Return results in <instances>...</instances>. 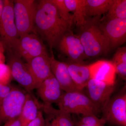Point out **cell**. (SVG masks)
Listing matches in <instances>:
<instances>
[{
  "label": "cell",
  "instance_id": "cell-26",
  "mask_svg": "<svg viewBox=\"0 0 126 126\" xmlns=\"http://www.w3.org/2000/svg\"><path fill=\"white\" fill-rule=\"evenodd\" d=\"M112 63L121 62L126 63V47L118 48L113 58Z\"/></svg>",
  "mask_w": 126,
  "mask_h": 126
},
{
  "label": "cell",
  "instance_id": "cell-28",
  "mask_svg": "<svg viewBox=\"0 0 126 126\" xmlns=\"http://www.w3.org/2000/svg\"><path fill=\"white\" fill-rule=\"evenodd\" d=\"M45 119L43 116V113L41 111H39L36 118L27 126H45Z\"/></svg>",
  "mask_w": 126,
  "mask_h": 126
},
{
  "label": "cell",
  "instance_id": "cell-12",
  "mask_svg": "<svg viewBox=\"0 0 126 126\" xmlns=\"http://www.w3.org/2000/svg\"><path fill=\"white\" fill-rule=\"evenodd\" d=\"M100 25L108 39L111 48L122 45L126 40V19L106 20Z\"/></svg>",
  "mask_w": 126,
  "mask_h": 126
},
{
  "label": "cell",
  "instance_id": "cell-14",
  "mask_svg": "<svg viewBox=\"0 0 126 126\" xmlns=\"http://www.w3.org/2000/svg\"><path fill=\"white\" fill-rule=\"evenodd\" d=\"M50 63V56L47 54L37 56L25 63L27 69L39 87L52 73Z\"/></svg>",
  "mask_w": 126,
  "mask_h": 126
},
{
  "label": "cell",
  "instance_id": "cell-13",
  "mask_svg": "<svg viewBox=\"0 0 126 126\" xmlns=\"http://www.w3.org/2000/svg\"><path fill=\"white\" fill-rule=\"evenodd\" d=\"M38 95L45 105H52L58 101L64 92L53 74L36 89Z\"/></svg>",
  "mask_w": 126,
  "mask_h": 126
},
{
  "label": "cell",
  "instance_id": "cell-25",
  "mask_svg": "<svg viewBox=\"0 0 126 126\" xmlns=\"http://www.w3.org/2000/svg\"><path fill=\"white\" fill-rule=\"evenodd\" d=\"M12 77L10 69L5 63L0 64V83L4 85L10 84Z\"/></svg>",
  "mask_w": 126,
  "mask_h": 126
},
{
  "label": "cell",
  "instance_id": "cell-24",
  "mask_svg": "<svg viewBox=\"0 0 126 126\" xmlns=\"http://www.w3.org/2000/svg\"><path fill=\"white\" fill-rule=\"evenodd\" d=\"M106 121L103 117L95 115L82 116L77 123V126H105Z\"/></svg>",
  "mask_w": 126,
  "mask_h": 126
},
{
  "label": "cell",
  "instance_id": "cell-11",
  "mask_svg": "<svg viewBox=\"0 0 126 126\" xmlns=\"http://www.w3.org/2000/svg\"><path fill=\"white\" fill-rule=\"evenodd\" d=\"M86 88L87 96L100 112L111 97L115 88V85H110L93 79L89 80Z\"/></svg>",
  "mask_w": 126,
  "mask_h": 126
},
{
  "label": "cell",
  "instance_id": "cell-10",
  "mask_svg": "<svg viewBox=\"0 0 126 126\" xmlns=\"http://www.w3.org/2000/svg\"><path fill=\"white\" fill-rule=\"evenodd\" d=\"M58 45L60 50L68 57L69 63L83 64L84 61L88 58L78 35L71 31L63 35Z\"/></svg>",
  "mask_w": 126,
  "mask_h": 126
},
{
  "label": "cell",
  "instance_id": "cell-1",
  "mask_svg": "<svg viewBox=\"0 0 126 126\" xmlns=\"http://www.w3.org/2000/svg\"><path fill=\"white\" fill-rule=\"evenodd\" d=\"M36 3L34 33L47 43L52 51L72 26L60 16L51 0H40Z\"/></svg>",
  "mask_w": 126,
  "mask_h": 126
},
{
  "label": "cell",
  "instance_id": "cell-3",
  "mask_svg": "<svg viewBox=\"0 0 126 126\" xmlns=\"http://www.w3.org/2000/svg\"><path fill=\"white\" fill-rule=\"evenodd\" d=\"M57 104L59 110L70 114L96 116L100 112L95 104L82 91L64 92Z\"/></svg>",
  "mask_w": 126,
  "mask_h": 126
},
{
  "label": "cell",
  "instance_id": "cell-19",
  "mask_svg": "<svg viewBox=\"0 0 126 126\" xmlns=\"http://www.w3.org/2000/svg\"><path fill=\"white\" fill-rule=\"evenodd\" d=\"M67 8L73 13L74 22L79 28L87 22L85 5L86 0H64Z\"/></svg>",
  "mask_w": 126,
  "mask_h": 126
},
{
  "label": "cell",
  "instance_id": "cell-2",
  "mask_svg": "<svg viewBox=\"0 0 126 126\" xmlns=\"http://www.w3.org/2000/svg\"><path fill=\"white\" fill-rule=\"evenodd\" d=\"M97 18L88 20L80 28L78 35L88 58L106 54L111 49L108 39L104 33Z\"/></svg>",
  "mask_w": 126,
  "mask_h": 126
},
{
  "label": "cell",
  "instance_id": "cell-20",
  "mask_svg": "<svg viewBox=\"0 0 126 126\" xmlns=\"http://www.w3.org/2000/svg\"><path fill=\"white\" fill-rule=\"evenodd\" d=\"M115 0H86V16H99L107 13Z\"/></svg>",
  "mask_w": 126,
  "mask_h": 126
},
{
  "label": "cell",
  "instance_id": "cell-27",
  "mask_svg": "<svg viewBox=\"0 0 126 126\" xmlns=\"http://www.w3.org/2000/svg\"><path fill=\"white\" fill-rule=\"evenodd\" d=\"M112 63L115 66L116 74L123 79L126 80V63L121 62Z\"/></svg>",
  "mask_w": 126,
  "mask_h": 126
},
{
  "label": "cell",
  "instance_id": "cell-23",
  "mask_svg": "<svg viewBox=\"0 0 126 126\" xmlns=\"http://www.w3.org/2000/svg\"><path fill=\"white\" fill-rule=\"evenodd\" d=\"M57 8L60 16L71 26L74 23V18L67 8L64 0H51Z\"/></svg>",
  "mask_w": 126,
  "mask_h": 126
},
{
  "label": "cell",
  "instance_id": "cell-29",
  "mask_svg": "<svg viewBox=\"0 0 126 126\" xmlns=\"http://www.w3.org/2000/svg\"><path fill=\"white\" fill-rule=\"evenodd\" d=\"M15 87L11 85H4L0 83V100L7 96Z\"/></svg>",
  "mask_w": 126,
  "mask_h": 126
},
{
  "label": "cell",
  "instance_id": "cell-7",
  "mask_svg": "<svg viewBox=\"0 0 126 126\" xmlns=\"http://www.w3.org/2000/svg\"><path fill=\"white\" fill-rule=\"evenodd\" d=\"M27 93L26 91L15 87L7 96L0 100V126L19 116Z\"/></svg>",
  "mask_w": 126,
  "mask_h": 126
},
{
  "label": "cell",
  "instance_id": "cell-6",
  "mask_svg": "<svg viewBox=\"0 0 126 126\" xmlns=\"http://www.w3.org/2000/svg\"><path fill=\"white\" fill-rule=\"evenodd\" d=\"M126 87L111 97L102 109V117L106 123L115 126H126Z\"/></svg>",
  "mask_w": 126,
  "mask_h": 126
},
{
  "label": "cell",
  "instance_id": "cell-15",
  "mask_svg": "<svg viewBox=\"0 0 126 126\" xmlns=\"http://www.w3.org/2000/svg\"><path fill=\"white\" fill-rule=\"evenodd\" d=\"M50 68L52 74L57 79L64 92L79 91L77 88L70 77L67 64L56 60L52 51Z\"/></svg>",
  "mask_w": 126,
  "mask_h": 126
},
{
  "label": "cell",
  "instance_id": "cell-8",
  "mask_svg": "<svg viewBox=\"0 0 126 126\" xmlns=\"http://www.w3.org/2000/svg\"><path fill=\"white\" fill-rule=\"evenodd\" d=\"M19 38L14 16V0H4L0 20V40L4 44L6 50L11 49Z\"/></svg>",
  "mask_w": 126,
  "mask_h": 126
},
{
  "label": "cell",
  "instance_id": "cell-4",
  "mask_svg": "<svg viewBox=\"0 0 126 126\" xmlns=\"http://www.w3.org/2000/svg\"><path fill=\"white\" fill-rule=\"evenodd\" d=\"M36 3L34 0H14V16L19 37L34 32Z\"/></svg>",
  "mask_w": 126,
  "mask_h": 126
},
{
  "label": "cell",
  "instance_id": "cell-32",
  "mask_svg": "<svg viewBox=\"0 0 126 126\" xmlns=\"http://www.w3.org/2000/svg\"><path fill=\"white\" fill-rule=\"evenodd\" d=\"M45 126H59L56 121L51 117L47 115L45 119Z\"/></svg>",
  "mask_w": 126,
  "mask_h": 126
},
{
  "label": "cell",
  "instance_id": "cell-18",
  "mask_svg": "<svg viewBox=\"0 0 126 126\" xmlns=\"http://www.w3.org/2000/svg\"><path fill=\"white\" fill-rule=\"evenodd\" d=\"M42 105L38 103L31 93L27 92L24 104L19 116L20 126H27L36 118Z\"/></svg>",
  "mask_w": 126,
  "mask_h": 126
},
{
  "label": "cell",
  "instance_id": "cell-9",
  "mask_svg": "<svg viewBox=\"0 0 126 126\" xmlns=\"http://www.w3.org/2000/svg\"><path fill=\"white\" fill-rule=\"evenodd\" d=\"M7 52V64L11 72L12 78L23 87L27 92H31L38 87L25 63L21 58L12 50H6Z\"/></svg>",
  "mask_w": 126,
  "mask_h": 126
},
{
  "label": "cell",
  "instance_id": "cell-33",
  "mask_svg": "<svg viewBox=\"0 0 126 126\" xmlns=\"http://www.w3.org/2000/svg\"><path fill=\"white\" fill-rule=\"evenodd\" d=\"M4 5V0H0V20Z\"/></svg>",
  "mask_w": 126,
  "mask_h": 126
},
{
  "label": "cell",
  "instance_id": "cell-17",
  "mask_svg": "<svg viewBox=\"0 0 126 126\" xmlns=\"http://www.w3.org/2000/svg\"><path fill=\"white\" fill-rule=\"evenodd\" d=\"M66 63L75 84L79 90L83 92L91 79L89 65L70 63Z\"/></svg>",
  "mask_w": 126,
  "mask_h": 126
},
{
  "label": "cell",
  "instance_id": "cell-5",
  "mask_svg": "<svg viewBox=\"0 0 126 126\" xmlns=\"http://www.w3.org/2000/svg\"><path fill=\"white\" fill-rule=\"evenodd\" d=\"M10 50L24 59L27 63L37 56L48 54L43 40L35 33L19 37Z\"/></svg>",
  "mask_w": 126,
  "mask_h": 126
},
{
  "label": "cell",
  "instance_id": "cell-22",
  "mask_svg": "<svg viewBox=\"0 0 126 126\" xmlns=\"http://www.w3.org/2000/svg\"><path fill=\"white\" fill-rule=\"evenodd\" d=\"M126 19V0H115L106 15V19Z\"/></svg>",
  "mask_w": 126,
  "mask_h": 126
},
{
  "label": "cell",
  "instance_id": "cell-21",
  "mask_svg": "<svg viewBox=\"0 0 126 126\" xmlns=\"http://www.w3.org/2000/svg\"><path fill=\"white\" fill-rule=\"evenodd\" d=\"M44 112L48 116L51 117L56 121L59 126H74V122L71 114L64 112L59 109H56L52 105H42Z\"/></svg>",
  "mask_w": 126,
  "mask_h": 126
},
{
  "label": "cell",
  "instance_id": "cell-30",
  "mask_svg": "<svg viewBox=\"0 0 126 126\" xmlns=\"http://www.w3.org/2000/svg\"><path fill=\"white\" fill-rule=\"evenodd\" d=\"M20 122L19 116L5 123L3 126H20Z\"/></svg>",
  "mask_w": 126,
  "mask_h": 126
},
{
  "label": "cell",
  "instance_id": "cell-31",
  "mask_svg": "<svg viewBox=\"0 0 126 126\" xmlns=\"http://www.w3.org/2000/svg\"><path fill=\"white\" fill-rule=\"evenodd\" d=\"M6 48L2 41L0 40V64L4 63L5 62V52Z\"/></svg>",
  "mask_w": 126,
  "mask_h": 126
},
{
  "label": "cell",
  "instance_id": "cell-16",
  "mask_svg": "<svg viewBox=\"0 0 126 126\" xmlns=\"http://www.w3.org/2000/svg\"><path fill=\"white\" fill-rule=\"evenodd\" d=\"M91 79L115 85L116 72L111 61L100 60L89 65Z\"/></svg>",
  "mask_w": 126,
  "mask_h": 126
}]
</instances>
